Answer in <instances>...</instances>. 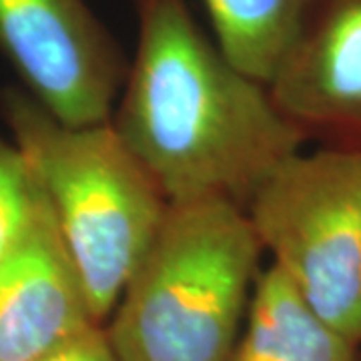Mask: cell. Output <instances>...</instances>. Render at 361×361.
Here are the masks:
<instances>
[{
	"mask_svg": "<svg viewBox=\"0 0 361 361\" xmlns=\"http://www.w3.org/2000/svg\"><path fill=\"white\" fill-rule=\"evenodd\" d=\"M137 51L111 115L167 201L245 207L305 135L197 26L187 0H133Z\"/></svg>",
	"mask_w": 361,
	"mask_h": 361,
	"instance_id": "6da1fadb",
	"label": "cell"
},
{
	"mask_svg": "<svg viewBox=\"0 0 361 361\" xmlns=\"http://www.w3.org/2000/svg\"><path fill=\"white\" fill-rule=\"evenodd\" d=\"M263 247L223 197L169 201L104 322L118 361H225L245 323Z\"/></svg>",
	"mask_w": 361,
	"mask_h": 361,
	"instance_id": "7a4b0ae2",
	"label": "cell"
},
{
	"mask_svg": "<svg viewBox=\"0 0 361 361\" xmlns=\"http://www.w3.org/2000/svg\"><path fill=\"white\" fill-rule=\"evenodd\" d=\"M2 113L39 180L92 315L104 325L161 225L167 197L111 118L65 125L14 89L2 94Z\"/></svg>",
	"mask_w": 361,
	"mask_h": 361,
	"instance_id": "3957f363",
	"label": "cell"
},
{
	"mask_svg": "<svg viewBox=\"0 0 361 361\" xmlns=\"http://www.w3.org/2000/svg\"><path fill=\"white\" fill-rule=\"evenodd\" d=\"M243 209L271 265L325 325L361 348V149L297 151Z\"/></svg>",
	"mask_w": 361,
	"mask_h": 361,
	"instance_id": "277c9868",
	"label": "cell"
},
{
	"mask_svg": "<svg viewBox=\"0 0 361 361\" xmlns=\"http://www.w3.org/2000/svg\"><path fill=\"white\" fill-rule=\"evenodd\" d=\"M0 52L26 94L73 127L111 118L129 66L85 0H0Z\"/></svg>",
	"mask_w": 361,
	"mask_h": 361,
	"instance_id": "5b68a950",
	"label": "cell"
},
{
	"mask_svg": "<svg viewBox=\"0 0 361 361\" xmlns=\"http://www.w3.org/2000/svg\"><path fill=\"white\" fill-rule=\"evenodd\" d=\"M267 89L307 141L361 149V0H311Z\"/></svg>",
	"mask_w": 361,
	"mask_h": 361,
	"instance_id": "8992f818",
	"label": "cell"
},
{
	"mask_svg": "<svg viewBox=\"0 0 361 361\" xmlns=\"http://www.w3.org/2000/svg\"><path fill=\"white\" fill-rule=\"evenodd\" d=\"M99 327L42 195L30 227L0 259V361H37Z\"/></svg>",
	"mask_w": 361,
	"mask_h": 361,
	"instance_id": "52a82bcc",
	"label": "cell"
},
{
	"mask_svg": "<svg viewBox=\"0 0 361 361\" xmlns=\"http://www.w3.org/2000/svg\"><path fill=\"white\" fill-rule=\"evenodd\" d=\"M225 361H361V348L325 325L269 265L259 273L241 336Z\"/></svg>",
	"mask_w": 361,
	"mask_h": 361,
	"instance_id": "ba28073f",
	"label": "cell"
},
{
	"mask_svg": "<svg viewBox=\"0 0 361 361\" xmlns=\"http://www.w3.org/2000/svg\"><path fill=\"white\" fill-rule=\"evenodd\" d=\"M221 52L269 87L291 51L311 0H203Z\"/></svg>",
	"mask_w": 361,
	"mask_h": 361,
	"instance_id": "9c48e42d",
	"label": "cell"
},
{
	"mask_svg": "<svg viewBox=\"0 0 361 361\" xmlns=\"http://www.w3.org/2000/svg\"><path fill=\"white\" fill-rule=\"evenodd\" d=\"M42 205V191L16 145L0 141V259L30 227Z\"/></svg>",
	"mask_w": 361,
	"mask_h": 361,
	"instance_id": "30bf717a",
	"label": "cell"
},
{
	"mask_svg": "<svg viewBox=\"0 0 361 361\" xmlns=\"http://www.w3.org/2000/svg\"><path fill=\"white\" fill-rule=\"evenodd\" d=\"M37 361H118L115 351L109 345V339L104 336L103 327L90 331L78 341L71 343L68 348L54 351L47 357Z\"/></svg>",
	"mask_w": 361,
	"mask_h": 361,
	"instance_id": "8fae6325",
	"label": "cell"
}]
</instances>
